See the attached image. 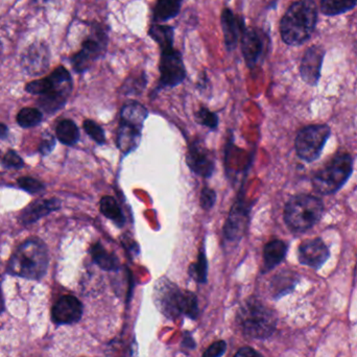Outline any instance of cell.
I'll use <instances>...</instances> for the list:
<instances>
[{
	"instance_id": "obj_20",
	"label": "cell",
	"mask_w": 357,
	"mask_h": 357,
	"mask_svg": "<svg viewBox=\"0 0 357 357\" xmlns=\"http://www.w3.org/2000/svg\"><path fill=\"white\" fill-rule=\"evenodd\" d=\"M60 206V201L56 199L35 202L23 210L21 222L24 225L37 222L39 218H43L46 214L58 210Z\"/></svg>"
},
{
	"instance_id": "obj_9",
	"label": "cell",
	"mask_w": 357,
	"mask_h": 357,
	"mask_svg": "<svg viewBox=\"0 0 357 357\" xmlns=\"http://www.w3.org/2000/svg\"><path fill=\"white\" fill-rule=\"evenodd\" d=\"M329 135L331 129L325 125L310 126L301 130L296 138V151L300 158L307 162L319 158Z\"/></svg>"
},
{
	"instance_id": "obj_6",
	"label": "cell",
	"mask_w": 357,
	"mask_h": 357,
	"mask_svg": "<svg viewBox=\"0 0 357 357\" xmlns=\"http://www.w3.org/2000/svg\"><path fill=\"white\" fill-rule=\"evenodd\" d=\"M322 201L312 195H296L287 202L284 220L294 231H306L320 220L323 214Z\"/></svg>"
},
{
	"instance_id": "obj_31",
	"label": "cell",
	"mask_w": 357,
	"mask_h": 357,
	"mask_svg": "<svg viewBox=\"0 0 357 357\" xmlns=\"http://www.w3.org/2000/svg\"><path fill=\"white\" fill-rule=\"evenodd\" d=\"M84 130L96 144H104L105 142H106L104 130L98 123H94V121H85V123H84Z\"/></svg>"
},
{
	"instance_id": "obj_30",
	"label": "cell",
	"mask_w": 357,
	"mask_h": 357,
	"mask_svg": "<svg viewBox=\"0 0 357 357\" xmlns=\"http://www.w3.org/2000/svg\"><path fill=\"white\" fill-rule=\"evenodd\" d=\"M195 119L197 123H201L202 126L209 128V129L214 130L218 126V116L215 113L211 112L207 108H201L197 113H195Z\"/></svg>"
},
{
	"instance_id": "obj_8",
	"label": "cell",
	"mask_w": 357,
	"mask_h": 357,
	"mask_svg": "<svg viewBox=\"0 0 357 357\" xmlns=\"http://www.w3.org/2000/svg\"><path fill=\"white\" fill-rule=\"evenodd\" d=\"M352 173V159L349 155H339L312 180L314 189L321 195H331L339 190Z\"/></svg>"
},
{
	"instance_id": "obj_15",
	"label": "cell",
	"mask_w": 357,
	"mask_h": 357,
	"mask_svg": "<svg viewBox=\"0 0 357 357\" xmlns=\"http://www.w3.org/2000/svg\"><path fill=\"white\" fill-rule=\"evenodd\" d=\"M220 25L224 33L225 44L229 52H233L238 45L245 29V19L234 14L229 8H224L220 16Z\"/></svg>"
},
{
	"instance_id": "obj_36",
	"label": "cell",
	"mask_w": 357,
	"mask_h": 357,
	"mask_svg": "<svg viewBox=\"0 0 357 357\" xmlns=\"http://www.w3.org/2000/svg\"><path fill=\"white\" fill-rule=\"evenodd\" d=\"M3 165L8 167H16V169H18V167H23V161L16 152L8 151L6 156H4Z\"/></svg>"
},
{
	"instance_id": "obj_24",
	"label": "cell",
	"mask_w": 357,
	"mask_h": 357,
	"mask_svg": "<svg viewBox=\"0 0 357 357\" xmlns=\"http://www.w3.org/2000/svg\"><path fill=\"white\" fill-rule=\"evenodd\" d=\"M100 211L109 220H112L117 227H123L126 222L125 215L114 197H104L100 201Z\"/></svg>"
},
{
	"instance_id": "obj_1",
	"label": "cell",
	"mask_w": 357,
	"mask_h": 357,
	"mask_svg": "<svg viewBox=\"0 0 357 357\" xmlns=\"http://www.w3.org/2000/svg\"><path fill=\"white\" fill-rule=\"evenodd\" d=\"M318 19V10L312 0H299L289 6L281 19L280 33L284 43L297 46L310 39Z\"/></svg>"
},
{
	"instance_id": "obj_26",
	"label": "cell",
	"mask_w": 357,
	"mask_h": 357,
	"mask_svg": "<svg viewBox=\"0 0 357 357\" xmlns=\"http://www.w3.org/2000/svg\"><path fill=\"white\" fill-rule=\"evenodd\" d=\"M56 133L58 139L66 146H73V144H77L79 137V132L77 125L69 119H65V121L59 123Z\"/></svg>"
},
{
	"instance_id": "obj_37",
	"label": "cell",
	"mask_w": 357,
	"mask_h": 357,
	"mask_svg": "<svg viewBox=\"0 0 357 357\" xmlns=\"http://www.w3.org/2000/svg\"><path fill=\"white\" fill-rule=\"evenodd\" d=\"M54 144H56V140L52 135L45 136V138L42 140L41 144H40V152L43 155L50 154L54 150Z\"/></svg>"
},
{
	"instance_id": "obj_18",
	"label": "cell",
	"mask_w": 357,
	"mask_h": 357,
	"mask_svg": "<svg viewBox=\"0 0 357 357\" xmlns=\"http://www.w3.org/2000/svg\"><path fill=\"white\" fill-rule=\"evenodd\" d=\"M324 54L325 52L322 47L314 45L305 52L302 59L300 73H301L302 79L310 85H316L320 79Z\"/></svg>"
},
{
	"instance_id": "obj_35",
	"label": "cell",
	"mask_w": 357,
	"mask_h": 357,
	"mask_svg": "<svg viewBox=\"0 0 357 357\" xmlns=\"http://www.w3.org/2000/svg\"><path fill=\"white\" fill-rule=\"evenodd\" d=\"M227 344L224 341H218L209 346L204 352L203 357H220L226 352Z\"/></svg>"
},
{
	"instance_id": "obj_13",
	"label": "cell",
	"mask_w": 357,
	"mask_h": 357,
	"mask_svg": "<svg viewBox=\"0 0 357 357\" xmlns=\"http://www.w3.org/2000/svg\"><path fill=\"white\" fill-rule=\"evenodd\" d=\"M21 64L23 69L31 75H39L45 73L50 66V50L42 42L31 44L23 52Z\"/></svg>"
},
{
	"instance_id": "obj_4",
	"label": "cell",
	"mask_w": 357,
	"mask_h": 357,
	"mask_svg": "<svg viewBox=\"0 0 357 357\" xmlns=\"http://www.w3.org/2000/svg\"><path fill=\"white\" fill-rule=\"evenodd\" d=\"M47 266L48 253L45 245L38 239H29L13 254L8 271L15 276L37 280L44 276Z\"/></svg>"
},
{
	"instance_id": "obj_38",
	"label": "cell",
	"mask_w": 357,
	"mask_h": 357,
	"mask_svg": "<svg viewBox=\"0 0 357 357\" xmlns=\"http://www.w3.org/2000/svg\"><path fill=\"white\" fill-rule=\"evenodd\" d=\"M234 357H264L259 352L251 347H243L238 350Z\"/></svg>"
},
{
	"instance_id": "obj_29",
	"label": "cell",
	"mask_w": 357,
	"mask_h": 357,
	"mask_svg": "<svg viewBox=\"0 0 357 357\" xmlns=\"http://www.w3.org/2000/svg\"><path fill=\"white\" fill-rule=\"evenodd\" d=\"M42 114L39 110L33 108L22 109L17 115V121L22 128H33L39 125Z\"/></svg>"
},
{
	"instance_id": "obj_2",
	"label": "cell",
	"mask_w": 357,
	"mask_h": 357,
	"mask_svg": "<svg viewBox=\"0 0 357 357\" xmlns=\"http://www.w3.org/2000/svg\"><path fill=\"white\" fill-rule=\"evenodd\" d=\"M154 299L157 307L171 320L181 316L192 320L199 317L197 296L191 291H182L167 279H160L155 285Z\"/></svg>"
},
{
	"instance_id": "obj_19",
	"label": "cell",
	"mask_w": 357,
	"mask_h": 357,
	"mask_svg": "<svg viewBox=\"0 0 357 357\" xmlns=\"http://www.w3.org/2000/svg\"><path fill=\"white\" fill-rule=\"evenodd\" d=\"M248 209L245 202L239 199L235 203L225 225V235L230 241H237L245 234L248 222Z\"/></svg>"
},
{
	"instance_id": "obj_23",
	"label": "cell",
	"mask_w": 357,
	"mask_h": 357,
	"mask_svg": "<svg viewBox=\"0 0 357 357\" xmlns=\"http://www.w3.org/2000/svg\"><path fill=\"white\" fill-rule=\"evenodd\" d=\"M183 0H158L155 4L153 18L156 23L165 22L178 16Z\"/></svg>"
},
{
	"instance_id": "obj_22",
	"label": "cell",
	"mask_w": 357,
	"mask_h": 357,
	"mask_svg": "<svg viewBox=\"0 0 357 357\" xmlns=\"http://www.w3.org/2000/svg\"><path fill=\"white\" fill-rule=\"evenodd\" d=\"M93 261L104 271H117L119 268V261L114 254L109 253L102 243H96L90 248Z\"/></svg>"
},
{
	"instance_id": "obj_41",
	"label": "cell",
	"mask_w": 357,
	"mask_h": 357,
	"mask_svg": "<svg viewBox=\"0 0 357 357\" xmlns=\"http://www.w3.org/2000/svg\"><path fill=\"white\" fill-rule=\"evenodd\" d=\"M3 298H2L1 291H0V314L3 312Z\"/></svg>"
},
{
	"instance_id": "obj_7",
	"label": "cell",
	"mask_w": 357,
	"mask_h": 357,
	"mask_svg": "<svg viewBox=\"0 0 357 357\" xmlns=\"http://www.w3.org/2000/svg\"><path fill=\"white\" fill-rule=\"evenodd\" d=\"M108 31L104 25L93 23L86 39L82 43L81 50L71 58V64L77 73H85L96 61L102 58L108 47Z\"/></svg>"
},
{
	"instance_id": "obj_17",
	"label": "cell",
	"mask_w": 357,
	"mask_h": 357,
	"mask_svg": "<svg viewBox=\"0 0 357 357\" xmlns=\"http://www.w3.org/2000/svg\"><path fill=\"white\" fill-rule=\"evenodd\" d=\"M329 250L321 239H310L299 247V260L304 266L319 268L328 259Z\"/></svg>"
},
{
	"instance_id": "obj_25",
	"label": "cell",
	"mask_w": 357,
	"mask_h": 357,
	"mask_svg": "<svg viewBox=\"0 0 357 357\" xmlns=\"http://www.w3.org/2000/svg\"><path fill=\"white\" fill-rule=\"evenodd\" d=\"M150 37L160 46V48L174 46V38H175V31L171 25L159 24L155 23L151 26L149 31Z\"/></svg>"
},
{
	"instance_id": "obj_34",
	"label": "cell",
	"mask_w": 357,
	"mask_h": 357,
	"mask_svg": "<svg viewBox=\"0 0 357 357\" xmlns=\"http://www.w3.org/2000/svg\"><path fill=\"white\" fill-rule=\"evenodd\" d=\"M216 201V193L213 189L208 188L205 187L203 188L201 192V199H199V203H201L202 208L205 210L211 209L213 207L214 203Z\"/></svg>"
},
{
	"instance_id": "obj_42",
	"label": "cell",
	"mask_w": 357,
	"mask_h": 357,
	"mask_svg": "<svg viewBox=\"0 0 357 357\" xmlns=\"http://www.w3.org/2000/svg\"><path fill=\"white\" fill-rule=\"evenodd\" d=\"M44 1H50V0H44Z\"/></svg>"
},
{
	"instance_id": "obj_11",
	"label": "cell",
	"mask_w": 357,
	"mask_h": 357,
	"mask_svg": "<svg viewBox=\"0 0 357 357\" xmlns=\"http://www.w3.org/2000/svg\"><path fill=\"white\" fill-rule=\"evenodd\" d=\"M241 45L248 67L253 68L264 56L266 46V36L257 27H245L241 38Z\"/></svg>"
},
{
	"instance_id": "obj_5",
	"label": "cell",
	"mask_w": 357,
	"mask_h": 357,
	"mask_svg": "<svg viewBox=\"0 0 357 357\" xmlns=\"http://www.w3.org/2000/svg\"><path fill=\"white\" fill-rule=\"evenodd\" d=\"M236 320L239 328L252 339H266L276 329V314L256 299L245 302L237 312Z\"/></svg>"
},
{
	"instance_id": "obj_33",
	"label": "cell",
	"mask_w": 357,
	"mask_h": 357,
	"mask_svg": "<svg viewBox=\"0 0 357 357\" xmlns=\"http://www.w3.org/2000/svg\"><path fill=\"white\" fill-rule=\"evenodd\" d=\"M19 186L29 193H37L43 189V184L33 178H20L18 180Z\"/></svg>"
},
{
	"instance_id": "obj_14",
	"label": "cell",
	"mask_w": 357,
	"mask_h": 357,
	"mask_svg": "<svg viewBox=\"0 0 357 357\" xmlns=\"http://www.w3.org/2000/svg\"><path fill=\"white\" fill-rule=\"evenodd\" d=\"M83 314V305L77 298L64 296L54 304L52 310V320L56 324L70 325L79 322Z\"/></svg>"
},
{
	"instance_id": "obj_3",
	"label": "cell",
	"mask_w": 357,
	"mask_h": 357,
	"mask_svg": "<svg viewBox=\"0 0 357 357\" xmlns=\"http://www.w3.org/2000/svg\"><path fill=\"white\" fill-rule=\"evenodd\" d=\"M73 90V79L65 67L52 71L50 77L27 84L26 91L40 96V106L47 113L56 112L64 106Z\"/></svg>"
},
{
	"instance_id": "obj_32",
	"label": "cell",
	"mask_w": 357,
	"mask_h": 357,
	"mask_svg": "<svg viewBox=\"0 0 357 357\" xmlns=\"http://www.w3.org/2000/svg\"><path fill=\"white\" fill-rule=\"evenodd\" d=\"M278 279L277 284H275V294L278 297L293 289L294 285L296 284V280H294L291 276L281 277V278Z\"/></svg>"
},
{
	"instance_id": "obj_28",
	"label": "cell",
	"mask_w": 357,
	"mask_h": 357,
	"mask_svg": "<svg viewBox=\"0 0 357 357\" xmlns=\"http://www.w3.org/2000/svg\"><path fill=\"white\" fill-rule=\"evenodd\" d=\"M208 264L206 258L205 247H202L199 250V257L197 262L191 264L189 268V275L195 279L197 282L206 283L207 281Z\"/></svg>"
},
{
	"instance_id": "obj_40",
	"label": "cell",
	"mask_w": 357,
	"mask_h": 357,
	"mask_svg": "<svg viewBox=\"0 0 357 357\" xmlns=\"http://www.w3.org/2000/svg\"><path fill=\"white\" fill-rule=\"evenodd\" d=\"M6 134H8V128L6 126L0 123V139H3L6 137Z\"/></svg>"
},
{
	"instance_id": "obj_21",
	"label": "cell",
	"mask_w": 357,
	"mask_h": 357,
	"mask_svg": "<svg viewBox=\"0 0 357 357\" xmlns=\"http://www.w3.org/2000/svg\"><path fill=\"white\" fill-rule=\"evenodd\" d=\"M287 245L282 241H273L268 243L264 251V272L278 266L287 255Z\"/></svg>"
},
{
	"instance_id": "obj_10",
	"label": "cell",
	"mask_w": 357,
	"mask_h": 357,
	"mask_svg": "<svg viewBox=\"0 0 357 357\" xmlns=\"http://www.w3.org/2000/svg\"><path fill=\"white\" fill-rule=\"evenodd\" d=\"M160 82L159 87H176L186 77V68L182 54L174 46L161 48Z\"/></svg>"
},
{
	"instance_id": "obj_27",
	"label": "cell",
	"mask_w": 357,
	"mask_h": 357,
	"mask_svg": "<svg viewBox=\"0 0 357 357\" xmlns=\"http://www.w3.org/2000/svg\"><path fill=\"white\" fill-rule=\"evenodd\" d=\"M357 4V0H322L321 10L327 16H337L351 10Z\"/></svg>"
},
{
	"instance_id": "obj_16",
	"label": "cell",
	"mask_w": 357,
	"mask_h": 357,
	"mask_svg": "<svg viewBox=\"0 0 357 357\" xmlns=\"http://www.w3.org/2000/svg\"><path fill=\"white\" fill-rule=\"evenodd\" d=\"M144 123L136 119H121L117 132V146L123 154H129L138 148Z\"/></svg>"
},
{
	"instance_id": "obj_12",
	"label": "cell",
	"mask_w": 357,
	"mask_h": 357,
	"mask_svg": "<svg viewBox=\"0 0 357 357\" xmlns=\"http://www.w3.org/2000/svg\"><path fill=\"white\" fill-rule=\"evenodd\" d=\"M186 161L189 169L199 177L209 178L213 174V157L201 140H195L189 146Z\"/></svg>"
},
{
	"instance_id": "obj_39",
	"label": "cell",
	"mask_w": 357,
	"mask_h": 357,
	"mask_svg": "<svg viewBox=\"0 0 357 357\" xmlns=\"http://www.w3.org/2000/svg\"><path fill=\"white\" fill-rule=\"evenodd\" d=\"M183 346L187 348V349H193L195 347V341H193L191 335L188 333H185L184 339H183Z\"/></svg>"
}]
</instances>
